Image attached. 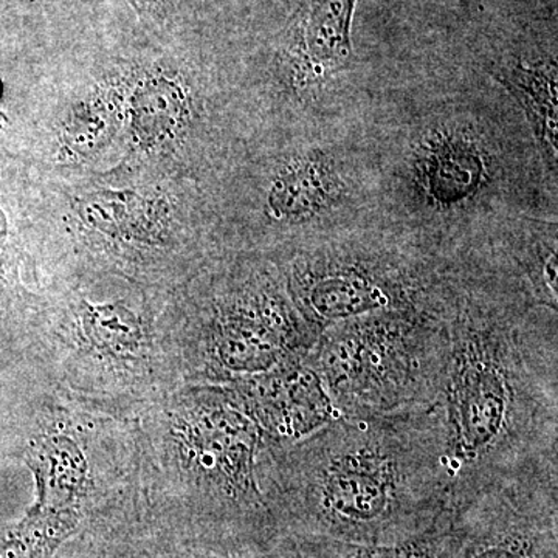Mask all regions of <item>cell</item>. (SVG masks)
Here are the masks:
<instances>
[{
  "mask_svg": "<svg viewBox=\"0 0 558 558\" xmlns=\"http://www.w3.org/2000/svg\"><path fill=\"white\" fill-rule=\"evenodd\" d=\"M439 407L451 508L558 468L557 311L476 253L454 259Z\"/></svg>",
  "mask_w": 558,
  "mask_h": 558,
  "instance_id": "cell-1",
  "label": "cell"
},
{
  "mask_svg": "<svg viewBox=\"0 0 558 558\" xmlns=\"http://www.w3.org/2000/svg\"><path fill=\"white\" fill-rule=\"evenodd\" d=\"M260 487L284 537L381 545L451 508L439 403L340 416L288 447H260Z\"/></svg>",
  "mask_w": 558,
  "mask_h": 558,
  "instance_id": "cell-2",
  "label": "cell"
},
{
  "mask_svg": "<svg viewBox=\"0 0 558 558\" xmlns=\"http://www.w3.org/2000/svg\"><path fill=\"white\" fill-rule=\"evenodd\" d=\"M160 446L175 475L143 512L183 534L271 549L284 537L260 487L263 433L229 385H193L160 414Z\"/></svg>",
  "mask_w": 558,
  "mask_h": 558,
  "instance_id": "cell-3",
  "label": "cell"
},
{
  "mask_svg": "<svg viewBox=\"0 0 558 558\" xmlns=\"http://www.w3.org/2000/svg\"><path fill=\"white\" fill-rule=\"evenodd\" d=\"M318 336L277 260L236 256L213 267L180 330V366L194 385H226L303 357Z\"/></svg>",
  "mask_w": 558,
  "mask_h": 558,
  "instance_id": "cell-4",
  "label": "cell"
},
{
  "mask_svg": "<svg viewBox=\"0 0 558 558\" xmlns=\"http://www.w3.org/2000/svg\"><path fill=\"white\" fill-rule=\"evenodd\" d=\"M449 293L433 304L336 323L307 354L340 416L438 403L446 373Z\"/></svg>",
  "mask_w": 558,
  "mask_h": 558,
  "instance_id": "cell-5",
  "label": "cell"
},
{
  "mask_svg": "<svg viewBox=\"0 0 558 558\" xmlns=\"http://www.w3.org/2000/svg\"><path fill=\"white\" fill-rule=\"evenodd\" d=\"M293 303L317 336L344 319L439 301L451 253L388 238L325 236L277 260Z\"/></svg>",
  "mask_w": 558,
  "mask_h": 558,
  "instance_id": "cell-6",
  "label": "cell"
},
{
  "mask_svg": "<svg viewBox=\"0 0 558 558\" xmlns=\"http://www.w3.org/2000/svg\"><path fill=\"white\" fill-rule=\"evenodd\" d=\"M457 519V558H558V468L486 488Z\"/></svg>",
  "mask_w": 558,
  "mask_h": 558,
  "instance_id": "cell-7",
  "label": "cell"
},
{
  "mask_svg": "<svg viewBox=\"0 0 558 558\" xmlns=\"http://www.w3.org/2000/svg\"><path fill=\"white\" fill-rule=\"evenodd\" d=\"M226 385L258 425L264 446H293L340 417L307 355Z\"/></svg>",
  "mask_w": 558,
  "mask_h": 558,
  "instance_id": "cell-8",
  "label": "cell"
},
{
  "mask_svg": "<svg viewBox=\"0 0 558 558\" xmlns=\"http://www.w3.org/2000/svg\"><path fill=\"white\" fill-rule=\"evenodd\" d=\"M65 333L75 357L86 360L90 373L138 377L153 366L156 333L148 311L132 299L70 300Z\"/></svg>",
  "mask_w": 558,
  "mask_h": 558,
  "instance_id": "cell-9",
  "label": "cell"
},
{
  "mask_svg": "<svg viewBox=\"0 0 558 558\" xmlns=\"http://www.w3.org/2000/svg\"><path fill=\"white\" fill-rule=\"evenodd\" d=\"M124 134L137 160H163L182 148L197 123L196 90L183 70L167 62L126 69Z\"/></svg>",
  "mask_w": 558,
  "mask_h": 558,
  "instance_id": "cell-10",
  "label": "cell"
},
{
  "mask_svg": "<svg viewBox=\"0 0 558 558\" xmlns=\"http://www.w3.org/2000/svg\"><path fill=\"white\" fill-rule=\"evenodd\" d=\"M81 229L116 255L156 256L178 245L180 218L170 194L159 190H101L81 196Z\"/></svg>",
  "mask_w": 558,
  "mask_h": 558,
  "instance_id": "cell-11",
  "label": "cell"
},
{
  "mask_svg": "<svg viewBox=\"0 0 558 558\" xmlns=\"http://www.w3.org/2000/svg\"><path fill=\"white\" fill-rule=\"evenodd\" d=\"M411 160L417 196L435 213L465 208L490 183V153L464 126L438 124L425 131Z\"/></svg>",
  "mask_w": 558,
  "mask_h": 558,
  "instance_id": "cell-12",
  "label": "cell"
},
{
  "mask_svg": "<svg viewBox=\"0 0 558 558\" xmlns=\"http://www.w3.org/2000/svg\"><path fill=\"white\" fill-rule=\"evenodd\" d=\"M357 0H303L284 51V76L296 92L317 90L347 69Z\"/></svg>",
  "mask_w": 558,
  "mask_h": 558,
  "instance_id": "cell-13",
  "label": "cell"
},
{
  "mask_svg": "<svg viewBox=\"0 0 558 558\" xmlns=\"http://www.w3.org/2000/svg\"><path fill=\"white\" fill-rule=\"evenodd\" d=\"M277 546V545H275ZM274 546V548H275ZM274 548L229 545L183 534L140 510L101 531L80 537L60 558H271Z\"/></svg>",
  "mask_w": 558,
  "mask_h": 558,
  "instance_id": "cell-14",
  "label": "cell"
},
{
  "mask_svg": "<svg viewBox=\"0 0 558 558\" xmlns=\"http://www.w3.org/2000/svg\"><path fill=\"white\" fill-rule=\"evenodd\" d=\"M344 196L347 183L332 154L304 149L282 160L271 174L264 215L279 229H304L329 218Z\"/></svg>",
  "mask_w": 558,
  "mask_h": 558,
  "instance_id": "cell-15",
  "label": "cell"
},
{
  "mask_svg": "<svg viewBox=\"0 0 558 558\" xmlns=\"http://www.w3.org/2000/svg\"><path fill=\"white\" fill-rule=\"evenodd\" d=\"M126 86V69L110 72L70 102L53 130L57 163H89L116 142L124 128Z\"/></svg>",
  "mask_w": 558,
  "mask_h": 558,
  "instance_id": "cell-16",
  "label": "cell"
},
{
  "mask_svg": "<svg viewBox=\"0 0 558 558\" xmlns=\"http://www.w3.org/2000/svg\"><path fill=\"white\" fill-rule=\"evenodd\" d=\"M526 113L546 167L557 175L558 92L556 58L505 60L492 68Z\"/></svg>",
  "mask_w": 558,
  "mask_h": 558,
  "instance_id": "cell-17",
  "label": "cell"
},
{
  "mask_svg": "<svg viewBox=\"0 0 558 558\" xmlns=\"http://www.w3.org/2000/svg\"><path fill=\"white\" fill-rule=\"evenodd\" d=\"M296 539L312 558H457L461 529L457 510H449L427 531L395 543L359 545L322 538Z\"/></svg>",
  "mask_w": 558,
  "mask_h": 558,
  "instance_id": "cell-18",
  "label": "cell"
},
{
  "mask_svg": "<svg viewBox=\"0 0 558 558\" xmlns=\"http://www.w3.org/2000/svg\"><path fill=\"white\" fill-rule=\"evenodd\" d=\"M271 558H312L307 550L301 546L299 539L293 537H282L274 548Z\"/></svg>",
  "mask_w": 558,
  "mask_h": 558,
  "instance_id": "cell-19",
  "label": "cell"
},
{
  "mask_svg": "<svg viewBox=\"0 0 558 558\" xmlns=\"http://www.w3.org/2000/svg\"><path fill=\"white\" fill-rule=\"evenodd\" d=\"M54 558H60V557H54Z\"/></svg>",
  "mask_w": 558,
  "mask_h": 558,
  "instance_id": "cell-20",
  "label": "cell"
}]
</instances>
